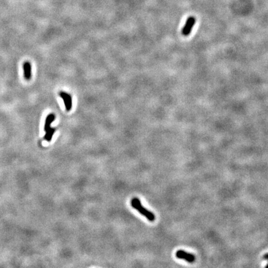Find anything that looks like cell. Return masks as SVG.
<instances>
[{
  "mask_svg": "<svg viewBox=\"0 0 268 268\" xmlns=\"http://www.w3.org/2000/svg\"><path fill=\"white\" fill-rule=\"evenodd\" d=\"M131 206L133 208L138 211L142 215H144L150 222H154L155 220V214L143 207L141 204L140 199L137 198H134L131 201Z\"/></svg>",
  "mask_w": 268,
  "mask_h": 268,
  "instance_id": "6da1fadb",
  "label": "cell"
},
{
  "mask_svg": "<svg viewBox=\"0 0 268 268\" xmlns=\"http://www.w3.org/2000/svg\"><path fill=\"white\" fill-rule=\"evenodd\" d=\"M196 22V19L195 18V17L194 16H190L189 17L187 20L184 26V27L182 29L181 31V33L182 35L184 36L185 37H187L188 36H189V34H191L193 28H194L195 24Z\"/></svg>",
  "mask_w": 268,
  "mask_h": 268,
  "instance_id": "7a4b0ae2",
  "label": "cell"
},
{
  "mask_svg": "<svg viewBox=\"0 0 268 268\" xmlns=\"http://www.w3.org/2000/svg\"><path fill=\"white\" fill-rule=\"evenodd\" d=\"M176 256L179 259H184L190 263L194 262L196 260V256L194 254L183 250H178L176 253Z\"/></svg>",
  "mask_w": 268,
  "mask_h": 268,
  "instance_id": "3957f363",
  "label": "cell"
},
{
  "mask_svg": "<svg viewBox=\"0 0 268 268\" xmlns=\"http://www.w3.org/2000/svg\"><path fill=\"white\" fill-rule=\"evenodd\" d=\"M59 96L63 100L66 109L67 111H70L72 107V99L71 96L65 92L61 91L59 93Z\"/></svg>",
  "mask_w": 268,
  "mask_h": 268,
  "instance_id": "277c9868",
  "label": "cell"
},
{
  "mask_svg": "<svg viewBox=\"0 0 268 268\" xmlns=\"http://www.w3.org/2000/svg\"><path fill=\"white\" fill-rule=\"evenodd\" d=\"M23 71L24 76L27 80H29L32 76V67L29 62H25L23 63Z\"/></svg>",
  "mask_w": 268,
  "mask_h": 268,
  "instance_id": "5b68a950",
  "label": "cell"
},
{
  "mask_svg": "<svg viewBox=\"0 0 268 268\" xmlns=\"http://www.w3.org/2000/svg\"><path fill=\"white\" fill-rule=\"evenodd\" d=\"M55 116L53 114H50L46 118L45 125H44V130L46 132L50 128H51V124L55 121Z\"/></svg>",
  "mask_w": 268,
  "mask_h": 268,
  "instance_id": "8992f818",
  "label": "cell"
},
{
  "mask_svg": "<svg viewBox=\"0 0 268 268\" xmlns=\"http://www.w3.org/2000/svg\"><path fill=\"white\" fill-rule=\"evenodd\" d=\"M55 130L56 129L55 128H52V127L50 128L49 130H47L46 131V134L44 136V139L47 142H50Z\"/></svg>",
  "mask_w": 268,
  "mask_h": 268,
  "instance_id": "52a82bcc",
  "label": "cell"
},
{
  "mask_svg": "<svg viewBox=\"0 0 268 268\" xmlns=\"http://www.w3.org/2000/svg\"><path fill=\"white\" fill-rule=\"evenodd\" d=\"M263 257H264V259H267V260H268V253L264 254V256H263ZM266 268H268V264L266 266Z\"/></svg>",
  "mask_w": 268,
  "mask_h": 268,
  "instance_id": "ba28073f",
  "label": "cell"
}]
</instances>
